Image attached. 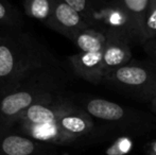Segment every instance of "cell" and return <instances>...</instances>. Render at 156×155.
<instances>
[{"mask_svg": "<svg viewBox=\"0 0 156 155\" xmlns=\"http://www.w3.org/2000/svg\"><path fill=\"white\" fill-rule=\"evenodd\" d=\"M56 124L64 134L71 139V141L88 134L94 128L91 116L78 106H74L72 110L63 115L56 121Z\"/></svg>", "mask_w": 156, "mask_h": 155, "instance_id": "obj_9", "label": "cell"}, {"mask_svg": "<svg viewBox=\"0 0 156 155\" xmlns=\"http://www.w3.org/2000/svg\"><path fill=\"white\" fill-rule=\"evenodd\" d=\"M25 20L23 14L8 0H0V28L23 30Z\"/></svg>", "mask_w": 156, "mask_h": 155, "instance_id": "obj_15", "label": "cell"}, {"mask_svg": "<svg viewBox=\"0 0 156 155\" xmlns=\"http://www.w3.org/2000/svg\"><path fill=\"white\" fill-rule=\"evenodd\" d=\"M147 155H156V139L151 141L146 147Z\"/></svg>", "mask_w": 156, "mask_h": 155, "instance_id": "obj_21", "label": "cell"}, {"mask_svg": "<svg viewBox=\"0 0 156 155\" xmlns=\"http://www.w3.org/2000/svg\"><path fill=\"white\" fill-rule=\"evenodd\" d=\"M90 27L105 34H117L135 41L131 20L120 0H107L98 4L93 2Z\"/></svg>", "mask_w": 156, "mask_h": 155, "instance_id": "obj_4", "label": "cell"}, {"mask_svg": "<svg viewBox=\"0 0 156 155\" xmlns=\"http://www.w3.org/2000/svg\"><path fill=\"white\" fill-rule=\"evenodd\" d=\"M142 45H144V51L151 58V62L156 65V39H149V41H144Z\"/></svg>", "mask_w": 156, "mask_h": 155, "instance_id": "obj_20", "label": "cell"}, {"mask_svg": "<svg viewBox=\"0 0 156 155\" xmlns=\"http://www.w3.org/2000/svg\"><path fill=\"white\" fill-rule=\"evenodd\" d=\"M74 104L63 95L54 96L41 100L28 107L19 116L17 121L20 124H51L74 107Z\"/></svg>", "mask_w": 156, "mask_h": 155, "instance_id": "obj_5", "label": "cell"}, {"mask_svg": "<svg viewBox=\"0 0 156 155\" xmlns=\"http://www.w3.org/2000/svg\"><path fill=\"white\" fill-rule=\"evenodd\" d=\"M61 66L45 45L23 30L0 28V93L38 69Z\"/></svg>", "mask_w": 156, "mask_h": 155, "instance_id": "obj_1", "label": "cell"}, {"mask_svg": "<svg viewBox=\"0 0 156 155\" xmlns=\"http://www.w3.org/2000/svg\"><path fill=\"white\" fill-rule=\"evenodd\" d=\"M63 1L66 2L71 8H73L76 11H78L90 27V18L94 1H89V0H63Z\"/></svg>", "mask_w": 156, "mask_h": 155, "instance_id": "obj_19", "label": "cell"}, {"mask_svg": "<svg viewBox=\"0 0 156 155\" xmlns=\"http://www.w3.org/2000/svg\"><path fill=\"white\" fill-rule=\"evenodd\" d=\"M85 112L91 117L105 121H119L125 116V110L121 105L105 99H89L85 103Z\"/></svg>", "mask_w": 156, "mask_h": 155, "instance_id": "obj_11", "label": "cell"}, {"mask_svg": "<svg viewBox=\"0 0 156 155\" xmlns=\"http://www.w3.org/2000/svg\"><path fill=\"white\" fill-rule=\"evenodd\" d=\"M69 63L80 78L94 85L103 83V52H79L69 56Z\"/></svg>", "mask_w": 156, "mask_h": 155, "instance_id": "obj_7", "label": "cell"}, {"mask_svg": "<svg viewBox=\"0 0 156 155\" xmlns=\"http://www.w3.org/2000/svg\"><path fill=\"white\" fill-rule=\"evenodd\" d=\"M129 17L136 43H144V18L150 0H120Z\"/></svg>", "mask_w": 156, "mask_h": 155, "instance_id": "obj_10", "label": "cell"}, {"mask_svg": "<svg viewBox=\"0 0 156 155\" xmlns=\"http://www.w3.org/2000/svg\"><path fill=\"white\" fill-rule=\"evenodd\" d=\"M67 77L61 66L33 71L14 87L0 93V120L13 123L34 103L63 95Z\"/></svg>", "mask_w": 156, "mask_h": 155, "instance_id": "obj_2", "label": "cell"}, {"mask_svg": "<svg viewBox=\"0 0 156 155\" xmlns=\"http://www.w3.org/2000/svg\"><path fill=\"white\" fill-rule=\"evenodd\" d=\"M151 108H152V111L156 114V99H154L151 102Z\"/></svg>", "mask_w": 156, "mask_h": 155, "instance_id": "obj_22", "label": "cell"}, {"mask_svg": "<svg viewBox=\"0 0 156 155\" xmlns=\"http://www.w3.org/2000/svg\"><path fill=\"white\" fill-rule=\"evenodd\" d=\"M72 41L80 49V52H103L107 37L102 31L89 27L79 32Z\"/></svg>", "mask_w": 156, "mask_h": 155, "instance_id": "obj_12", "label": "cell"}, {"mask_svg": "<svg viewBox=\"0 0 156 155\" xmlns=\"http://www.w3.org/2000/svg\"><path fill=\"white\" fill-rule=\"evenodd\" d=\"M133 149V140L127 136L117 138L105 151L106 155H126Z\"/></svg>", "mask_w": 156, "mask_h": 155, "instance_id": "obj_18", "label": "cell"}, {"mask_svg": "<svg viewBox=\"0 0 156 155\" xmlns=\"http://www.w3.org/2000/svg\"><path fill=\"white\" fill-rule=\"evenodd\" d=\"M21 126L27 134H29L33 139H36V140L54 143H64L71 141V139L61 131L56 123L39 124V125L21 124Z\"/></svg>", "mask_w": 156, "mask_h": 155, "instance_id": "obj_13", "label": "cell"}, {"mask_svg": "<svg viewBox=\"0 0 156 155\" xmlns=\"http://www.w3.org/2000/svg\"><path fill=\"white\" fill-rule=\"evenodd\" d=\"M54 3L55 0H23V10L27 16L45 23L51 16Z\"/></svg>", "mask_w": 156, "mask_h": 155, "instance_id": "obj_16", "label": "cell"}, {"mask_svg": "<svg viewBox=\"0 0 156 155\" xmlns=\"http://www.w3.org/2000/svg\"><path fill=\"white\" fill-rule=\"evenodd\" d=\"M0 147L5 155H31L36 149L34 140L15 134L4 136Z\"/></svg>", "mask_w": 156, "mask_h": 155, "instance_id": "obj_14", "label": "cell"}, {"mask_svg": "<svg viewBox=\"0 0 156 155\" xmlns=\"http://www.w3.org/2000/svg\"><path fill=\"white\" fill-rule=\"evenodd\" d=\"M45 25L65 35L70 41H72L79 32L89 28V25L85 21L82 15L63 0H55L51 16Z\"/></svg>", "mask_w": 156, "mask_h": 155, "instance_id": "obj_6", "label": "cell"}, {"mask_svg": "<svg viewBox=\"0 0 156 155\" xmlns=\"http://www.w3.org/2000/svg\"><path fill=\"white\" fill-rule=\"evenodd\" d=\"M144 41L156 36V0H150L144 18Z\"/></svg>", "mask_w": 156, "mask_h": 155, "instance_id": "obj_17", "label": "cell"}, {"mask_svg": "<svg viewBox=\"0 0 156 155\" xmlns=\"http://www.w3.org/2000/svg\"><path fill=\"white\" fill-rule=\"evenodd\" d=\"M102 84L127 97L151 103L156 99V65L151 61H131L108 71Z\"/></svg>", "mask_w": 156, "mask_h": 155, "instance_id": "obj_3", "label": "cell"}, {"mask_svg": "<svg viewBox=\"0 0 156 155\" xmlns=\"http://www.w3.org/2000/svg\"><path fill=\"white\" fill-rule=\"evenodd\" d=\"M107 41L103 50L104 76L108 71L125 66L132 61L129 41L117 34H106Z\"/></svg>", "mask_w": 156, "mask_h": 155, "instance_id": "obj_8", "label": "cell"}]
</instances>
